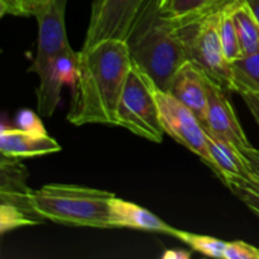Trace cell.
<instances>
[{
	"instance_id": "cell-1",
	"label": "cell",
	"mask_w": 259,
	"mask_h": 259,
	"mask_svg": "<svg viewBox=\"0 0 259 259\" xmlns=\"http://www.w3.org/2000/svg\"><path fill=\"white\" fill-rule=\"evenodd\" d=\"M133 67L126 40L109 38L80 51L67 120L73 125H118V109Z\"/></svg>"
},
{
	"instance_id": "cell-2",
	"label": "cell",
	"mask_w": 259,
	"mask_h": 259,
	"mask_svg": "<svg viewBox=\"0 0 259 259\" xmlns=\"http://www.w3.org/2000/svg\"><path fill=\"white\" fill-rule=\"evenodd\" d=\"M67 0H52L40 10L37 53L28 71L35 73L39 85L35 90L37 110L42 118H51L61 101L63 85H75L80 52L68 43L65 13Z\"/></svg>"
},
{
	"instance_id": "cell-3",
	"label": "cell",
	"mask_w": 259,
	"mask_h": 259,
	"mask_svg": "<svg viewBox=\"0 0 259 259\" xmlns=\"http://www.w3.org/2000/svg\"><path fill=\"white\" fill-rule=\"evenodd\" d=\"M126 43L134 65L164 91L169 90L177 71L189 61L176 25L159 14L156 0H147Z\"/></svg>"
},
{
	"instance_id": "cell-4",
	"label": "cell",
	"mask_w": 259,
	"mask_h": 259,
	"mask_svg": "<svg viewBox=\"0 0 259 259\" xmlns=\"http://www.w3.org/2000/svg\"><path fill=\"white\" fill-rule=\"evenodd\" d=\"M115 195L80 185L50 184L32 190L29 204L43 220L96 229H111L110 205Z\"/></svg>"
},
{
	"instance_id": "cell-5",
	"label": "cell",
	"mask_w": 259,
	"mask_h": 259,
	"mask_svg": "<svg viewBox=\"0 0 259 259\" xmlns=\"http://www.w3.org/2000/svg\"><path fill=\"white\" fill-rule=\"evenodd\" d=\"M220 9L222 2L175 25L189 61L225 91H235L232 62L225 56L220 39Z\"/></svg>"
},
{
	"instance_id": "cell-6",
	"label": "cell",
	"mask_w": 259,
	"mask_h": 259,
	"mask_svg": "<svg viewBox=\"0 0 259 259\" xmlns=\"http://www.w3.org/2000/svg\"><path fill=\"white\" fill-rule=\"evenodd\" d=\"M118 126L154 143L163 142V126L148 76L133 63L118 109Z\"/></svg>"
},
{
	"instance_id": "cell-7",
	"label": "cell",
	"mask_w": 259,
	"mask_h": 259,
	"mask_svg": "<svg viewBox=\"0 0 259 259\" xmlns=\"http://www.w3.org/2000/svg\"><path fill=\"white\" fill-rule=\"evenodd\" d=\"M151 88L158 106L159 118L164 133L196 154L210 168L211 158L207 146V133L199 118L171 93L157 88L152 80Z\"/></svg>"
},
{
	"instance_id": "cell-8",
	"label": "cell",
	"mask_w": 259,
	"mask_h": 259,
	"mask_svg": "<svg viewBox=\"0 0 259 259\" xmlns=\"http://www.w3.org/2000/svg\"><path fill=\"white\" fill-rule=\"evenodd\" d=\"M147 0H94L82 48L109 38L126 40Z\"/></svg>"
},
{
	"instance_id": "cell-9",
	"label": "cell",
	"mask_w": 259,
	"mask_h": 259,
	"mask_svg": "<svg viewBox=\"0 0 259 259\" xmlns=\"http://www.w3.org/2000/svg\"><path fill=\"white\" fill-rule=\"evenodd\" d=\"M207 119L204 125L206 133L230 144L239 152L253 147L238 120L229 98L225 95V90L210 78L207 82Z\"/></svg>"
},
{
	"instance_id": "cell-10",
	"label": "cell",
	"mask_w": 259,
	"mask_h": 259,
	"mask_svg": "<svg viewBox=\"0 0 259 259\" xmlns=\"http://www.w3.org/2000/svg\"><path fill=\"white\" fill-rule=\"evenodd\" d=\"M207 82L209 77L191 61H186L180 67L172 80L168 93L186 105L205 125L207 119Z\"/></svg>"
},
{
	"instance_id": "cell-11",
	"label": "cell",
	"mask_w": 259,
	"mask_h": 259,
	"mask_svg": "<svg viewBox=\"0 0 259 259\" xmlns=\"http://www.w3.org/2000/svg\"><path fill=\"white\" fill-rule=\"evenodd\" d=\"M57 141L47 133L39 134L20 128L2 126L0 131V153L10 158L25 159L47 156L61 151Z\"/></svg>"
},
{
	"instance_id": "cell-12",
	"label": "cell",
	"mask_w": 259,
	"mask_h": 259,
	"mask_svg": "<svg viewBox=\"0 0 259 259\" xmlns=\"http://www.w3.org/2000/svg\"><path fill=\"white\" fill-rule=\"evenodd\" d=\"M110 225L111 229L126 228V229L161 233V234L163 233L168 235H175L176 232V228L164 223L161 218L154 215L149 210L116 196L111 200Z\"/></svg>"
},
{
	"instance_id": "cell-13",
	"label": "cell",
	"mask_w": 259,
	"mask_h": 259,
	"mask_svg": "<svg viewBox=\"0 0 259 259\" xmlns=\"http://www.w3.org/2000/svg\"><path fill=\"white\" fill-rule=\"evenodd\" d=\"M27 180V167L20 162V159L2 156V159H0V201L4 204L15 205L32 214H35L29 204V195L32 189L28 187Z\"/></svg>"
},
{
	"instance_id": "cell-14",
	"label": "cell",
	"mask_w": 259,
	"mask_h": 259,
	"mask_svg": "<svg viewBox=\"0 0 259 259\" xmlns=\"http://www.w3.org/2000/svg\"><path fill=\"white\" fill-rule=\"evenodd\" d=\"M207 146L211 158L210 168L219 177L220 181L225 176H252L249 166L243 154L230 144L215 138L207 133Z\"/></svg>"
},
{
	"instance_id": "cell-15",
	"label": "cell",
	"mask_w": 259,
	"mask_h": 259,
	"mask_svg": "<svg viewBox=\"0 0 259 259\" xmlns=\"http://www.w3.org/2000/svg\"><path fill=\"white\" fill-rule=\"evenodd\" d=\"M227 2L234 19L239 38L242 55H252L259 50V22L244 0H222Z\"/></svg>"
},
{
	"instance_id": "cell-16",
	"label": "cell",
	"mask_w": 259,
	"mask_h": 259,
	"mask_svg": "<svg viewBox=\"0 0 259 259\" xmlns=\"http://www.w3.org/2000/svg\"><path fill=\"white\" fill-rule=\"evenodd\" d=\"M235 93H259V50L232 62Z\"/></svg>"
},
{
	"instance_id": "cell-17",
	"label": "cell",
	"mask_w": 259,
	"mask_h": 259,
	"mask_svg": "<svg viewBox=\"0 0 259 259\" xmlns=\"http://www.w3.org/2000/svg\"><path fill=\"white\" fill-rule=\"evenodd\" d=\"M159 14L177 23L204 12L217 4L218 0H156Z\"/></svg>"
},
{
	"instance_id": "cell-18",
	"label": "cell",
	"mask_w": 259,
	"mask_h": 259,
	"mask_svg": "<svg viewBox=\"0 0 259 259\" xmlns=\"http://www.w3.org/2000/svg\"><path fill=\"white\" fill-rule=\"evenodd\" d=\"M223 184L259 217V180L252 176H225Z\"/></svg>"
},
{
	"instance_id": "cell-19",
	"label": "cell",
	"mask_w": 259,
	"mask_h": 259,
	"mask_svg": "<svg viewBox=\"0 0 259 259\" xmlns=\"http://www.w3.org/2000/svg\"><path fill=\"white\" fill-rule=\"evenodd\" d=\"M220 3V2H219ZM219 33L222 39L223 48H224L225 56L230 62L243 57L242 48H240L239 38H238L237 28H235L234 19L230 13L227 2H222V9H220V20H219Z\"/></svg>"
},
{
	"instance_id": "cell-20",
	"label": "cell",
	"mask_w": 259,
	"mask_h": 259,
	"mask_svg": "<svg viewBox=\"0 0 259 259\" xmlns=\"http://www.w3.org/2000/svg\"><path fill=\"white\" fill-rule=\"evenodd\" d=\"M175 238L184 242L189 245L194 252L200 254L207 255L211 258H224L225 249H227V242L218 239V238L209 237V235L194 234V233H187L181 229H176Z\"/></svg>"
},
{
	"instance_id": "cell-21",
	"label": "cell",
	"mask_w": 259,
	"mask_h": 259,
	"mask_svg": "<svg viewBox=\"0 0 259 259\" xmlns=\"http://www.w3.org/2000/svg\"><path fill=\"white\" fill-rule=\"evenodd\" d=\"M43 219L27 210L18 207L12 204H0V232L2 234L18 229L22 227L37 225L42 223Z\"/></svg>"
},
{
	"instance_id": "cell-22",
	"label": "cell",
	"mask_w": 259,
	"mask_h": 259,
	"mask_svg": "<svg viewBox=\"0 0 259 259\" xmlns=\"http://www.w3.org/2000/svg\"><path fill=\"white\" fill-rule=\"evenodd\" d=\"M52 0H0V15L35 17Z\"/></svg>"
},
{
	"instance_id": "cell-23",
	"label": "cell",
	"mask_w": 259,
	"mask_h": 259,
	"mask_svg": "<svg viewBox=\"0 0 259 259\" xmlns=\"http://www.w3.org/2000/svg\"><path fill=\"white\" fill-rule=\"evenodd\" d=\"M224 259H259V249L242 240H235L227 244Z\"/></svg>"
},
{
	"instance_id": "cell-24",
	"label": "cell",
	"mask_w": 259,
	"mask_h": 259,
	"mask_svg": "<svg viewBox=\"0 0 259 259\" xmlns=\"http://www.w3.org/2000/svg\"><path fill=\"white\" fill-rule=\"evenodd\" d=\"M39 116V114H35L34 111L28 110V109H23V110H20L17 115L18 128L24 129V131L28 132H33V133H47Z\"/></svg>"
},
{
	"instance_id": "cell-25",
	"label": "cell",
	"mask_w": 259,
	"mask_h": 259,
	"mask_svg": "<svg viewBox=\"0 0 259 259\" xmlns=\"http://www.w3.org/2000/svg\"><path fill=\"white\" fill-rule=\"evenodd\" d=\"M240 153L243 154V157H244L245 161H247L252 174L259 180V151L258 149H255L254 147H250V148L242 151Z\"/></svg>"
},
{
	"instance_id": "cell-26",
	"label": "cell",
	"mask_w": 259,
	"mask_h": 259,
	"mask_svg": "<svg viewBox=\"0 0 259 259\" xmlns=\"http://www.w3.org/2000/svg\"><path fill=\"white\" fill-rule=\"evenodd\" d=\"M240 95H242L243 100L247 104V108L249 109L250 114L259 125V93H243Z\"/></svg>"
},
{
	"instance_id": "cell-27",
	"label": "cell",
	"mask_w": 259,
	"mask_h": 259,
	"mask_svg": "<svg viewBox=\"0 0 259 259\" xmlns=\"http://www.w3.org/2000/svg\"><path fill=\"white\" fill-rule=\"evenodd\" d=\"M191 257V252H186L184 249H167L162 254L164 259H189Z\"/></svg>"
},
{
	"instance_id": "cell-28",
	"label": "cell",
	"mask_w": 259,
	"mask_h": 259,
	"mask_svg": "<svg viewBox=\"0 0 259 259\" xmlns=\"http://www.w3.org/2000/svg\"><path fill=\"white\" fill-rule=\"evenodd\" d=\"M244 3L249 7V9L252 10V13L259 22V0H244Z\"/></svg>"
},
{
	"instance_id": "cell-29",
	"label": "cell",
	"mask_w": 259,
	"mask_h": 259,
	"mask_svg": "<svg viewBox=\"0 0 259 259\" xmlns=\"http://www.w3.org/2000/svg\"><path fill=\"white\" fill-rule=\"evenodd\" d=\"M219 2H222V0H218V3H219Z\"/></svg>"
}]
</instances>
